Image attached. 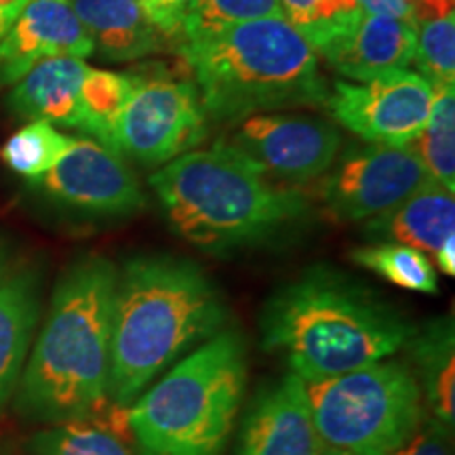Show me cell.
I'll return each mask as SVG.
<instances>
[{
  "label": "cell",
  "mask_w": 455,
  "mask_h": 455,
  "mask_svg": "<svg viewBox=\"0 0 455 455\" xmlns=\"http://www.w3.org/2000/svg\"><path fill=\"white\" fill-rule=\"evenodd\" d=\"M230 308L201 266L164 253L135 255L118 270L108 396L127 409L158 375L226 329Z\"/></svg>",
  "instance_id": "6da1fadb"
},
{
  "label": "cell",
  "mask_w": 455,
  "mask_h": 455,
  "mask_svg": "<svg viewBox=\"0 0 455 455\" xmlns=\"http://www.w3.org/2000/svg\"><path fill=\"white\" fill-rule=\"evenodd\" d=\"M415 329L363 283L329 266H312L264 306L259 344L315 384L386 361L405 348Z\"/></svg>",
  "instance_id": "7a4b0ae2"
},
{
  "label": "cell",
  "mask_w": 455,
  "mask_h": 455,
  "mask_svg": "<svg viewBox=\"0 0 455 455\" xmlns=\"http://www.w3.org/2000/svg\"><path fill=\"white\" fill-rule=\"evenodd\" d=\"M116 281L118 268L101 255H84L61 275L17 386V409L28 418L64 424L112 405L108 386Z\"/></svg>",
  "instance_id": "3957f363"
},
{
  "label": "cell",
  "mask_w": 455,
  "mask_h": 455,
  "mask_svg": "<svg viewBox=\"0 0 455 455\" xmlns=\"http://www.w3.org/2000/svg\"><path fill=\"white\" fill-rule=\"evenodd\" d=\"M169 226L204 251L268 243L310 212L298 188L275 186L235 146L186 152L150 175Z\"/></svg>",
  "instance_id": "277c9868"
},
{
  "label": "cell",
  "mask_w": 455,
  "mask_h": 455,
  "mask_svg": "<svg viewBox=\"0 0 455 455\" xmlns=\"http://www.w3.org/2000/svg\"><path fill=\"white\" fill-rule=\"evenodd\" d=\"M175 51L195 76L207 118L241 123L289 108H323L329 87L316 51L283 17L192 34Z\"/></svg>",
  "instance_id": "5b68a950"
},
{
  "label": "cell",
  "mask_w": 455,
  "mask_h": 455,
  "mask_svg": "<svg viewBox=\"0 0 455 455\" xmlns=\"http://www.w3.org/2000/svg\"><path fill=\"white\" fill-rule=\"evenodd\" d=\"M247 344L221 329L127 407L140 455H221L243 405Z\"/></svg>",
  "instance_id": "8992f818"
},
{
  "label": "cell",
  "mask_w": 455,
  "mask_h": 455,
  "mask_svg": "<svg viewBox=\"0 0 455 455\" xmlns=\"http://www.w3.org/2000/svg\"><path fill=\"white\" fill-rule=\"evenodd\" d=\"M306 388L318 436L348 455H392L426 419L418 378L401 361L371 363Z\"/></svg>",
  "instance_id": "52a82bcc"
},
{
  "label": "cell",
  "mask_w": 455,
  "mask_h": 455,
  "mask_svg": "<svg viewBox=\"0 0 455 455\" xmlns=\"http://www.w3.org/2000/svg\"><path fill=\"white\" fill-rule=\"evenodd\" d=\"M138 76L133 95L114 124L108 150L146 167L167 164L207 138V114L195 83Z\"/></svg>",
  "instance_id": "ba28073f"
},
{
  "label": "cell",
  "mask_w": 455,
  "mask_h": 455,
  "mask_svg": "<svg viewBox=\"0 0 455 455\" xmlns=\"http://www.w3.org/2000/svg\"><path fill=\"white\" fill-rule=\"evenodd\" d=\"M435 89L419 72L392 70L365 83L338 81L325 108L341 127L378 146L405 148L428 121Z\"/></svg>",
  "instance_id": "9c48e42d"
},
{
  "label": "cell",
  "mask_w": 455,
  "mask_h": 455,
  "mask_svg": "<svg viewBox=\"0 0 455 455\" xmlns=\"http://www.w3.org/2000/svg\"><path fill=\"white\" fill-rule=\"evenodd\" d=\"M428 180L411 144H373L341 156L323 181L321 198L335 220L365 221L390 212Z\"/></svg>",
  "instance_id": "30bf717a"
},
{
  "label": "cell",
  "mask_w": 455,
  "mask_h": 455,
  "mask_svg": "<svg viewBox=\"0 0 455 455\" xmlns=\"http://www.w3.org/2000/svg\"><path fill=\"white\" fill-rule=\"evenodd\" d=\"M266 173L306 184L325 175L341 146L331 123L301 114H253L238 124L232 144Z\"/></svg>",
  "instance_id": "8fae6325"
},
{
  "label": "cell",
  "mask_w": 455,
  "mask_h": 455,
  "mask_svg": "<svg viewBox=\"0 0 455 455\" xmlns=\"http://www.w3.org/2000/svg\"><path fill=\"white\" fill-rule=\"evenodd\" d=\"M53 201L91 215H131L146 207L135 173L121 155L93 140H76L53 169L34 181Z\"/></svg>",
  "instance_id": "7c38bea8"
},
{
  "label": "cell",
  "mask_w": 455,
  "mask_h": 455,
  "mask_svg": "<svg viewBox=\"0 0 455 455\" xmlns=\"http://www.w3.org/2000/svg\"><path fill=\"white\" fill-rule=\"evenodd\" d=\"M325 447L306 382L289 373L253 398L235 455H318Z\"/></svg>",
  "instance_id": "4fadbf2b"
},
{
  "label": "cell",
  "mask_w": 455,
  "mask_h": 455,
  "mask_svg": "<svg viewBox=\"0 0 455 455\" xmlns=\"http://www.w3.org/2000/svg\"><path fill=\"white\" fill-rule=\"evenodd\" d=\"M93 43L68 0H30L0 41V84H15L49 57H89Z\"/></svg>",
  "instance_id": "5bb4252c"
},
{
  "label": "cell",
  "mask_w": 455,
  "mask_h": 455,
  "mask_svg": "<svg viewBox=\"0 0 455 455\" xmlns=\"http://www.w3.org/2000/svg\"><path fill=\"white\" fill-rule=\"evenodd\" d=\"M418 28L401 20L361 13L348 30L316 51L348 81L365 83L392 70H405L415 57Z\"/></svg>",
  "instance_id": "9a60e30c"
},
{
  "label": "cell",
  "mask_w": 455,
  "mask_h": 455,
  "mask_svg": "<svg viewBox=\"0 0 455 455\" xmlns=\"http://www.w3.org/2000/svg\"><path fill=\"white\" fill-rule=\"evenodd\" d=\"M365 236L373 243H398L422 253H436L455 236L453 192L428 180L390 212L367 220Z\"/></svg>",
  "instance_id": "2e32d148"
},
{
  "label": "cell",
  "mask_w": 455,
  "mask_h": 455,
  "mask_svg": "<svg viewBox=\"0 0 455 455\" xmlns=\"http://www.w3.org/2000/svg\"><path fill=\"white\" fill-rule=\"evenodd\" d=\"M89 66L81 57H49L38 61L9 95V108L26 121L78 129L81 123V89Z\"/></svg>",
  "instance_id": "e0dca14e"
},
{
  "label": "cell",
  "mask_w": 455,
  "mask_h": 455,
  "mask_svg": "<svg viewBox=\"0 0 455 455\" xmlns=\"http://www.w3.org/2000/svg\"><path fill=\"white\" fill-rule=\"evenodd\" d=\"M93 51L108 61H135L163 51L164 36L146 20L135 0H68Z\"/></svg>",
  "instance_id": "ac0fdd59"
},
{
  "label": "cell",
  "mask_w": 455,
  "mask_h": 455,
  "mask_svg": "<svg viewBox=\"0 0 455 455\" xmlns=\"http://www.w3.org/2000/svg\"><path fill=\"white\" fill-rule=\"evenodd\" d=\"M41 318V283L32 270L0 281V409L21 379Z\"/></svg>",
  "instance_id": "d6986e66"
},
{
  "label": "cell",
  "mask_w": 455,
  "mask_h": 455,
  "mask_svg": "<svg viewBox=\"0 0 455 455\" xmlns=\"http://www.w3.org/2000/svg\"><path fill=\"white\" fill-rule=\"evenodd\" d=\"M405 346L413 356V373L422 388L424 407H428L432 419L451 430L455 422L453 321L439 318L424 329H415Z\"/></svg>",
  "instance_id": "ffe728a7"
},
{
  "label": "cell",
  "mask_w": 455,
  "mask_h": 455,
  "mask_svg": "<svg viewBox=\"0 0 455 455\" xmlns=\"http://www.w3.org/2000/svg\"><path fill=\"white\" fill-rule=\"evenodd\" d=\"M131 436L127 409L110 405L93 418L53 424L32 436V455H140L123 436ZM133 441V439H131Z\"/></svg>",
  "instance_id": "44dd1931"
},
{
  "label": "cell",
  "mask_w": 455,
  "mask_h": 455,
  "mask_svg": "<svg viewBox=\"0 0 455 455\" xmlns=\"http://www.w3.org/2000/svg\"><path fill=\"white\" fill-rule=\"evenodd\" d=\"M138 76L89 68L81 89V123L78 129L104 148L110 146L114 124L133 95Z\"/></svg>",
  "instance_id": "7402d4cb"
},
{
  "label": "cell",
  "mask_w": 455,
  "mask_h": 455,
  "mask_svg": "<svg viewBox=\"0 0 455 455\" xmlns=\"http://www.w3.org/2000/svg\"><path fill=\"white\" fill-rule=\"evenodd\" d=\"M356 266L382 276L407 291L435 295L439 293V276L428 255L398 243H373L350 253Z\"/></svg>",
  "instance_id": "603a6c76"
},
{
  "label": "cell",
  "mask_w": 455,
  "mask_h": 455,
  "mask_svg": "<svg viewBox=\"0 0 455 455\" xmlns=\"http://www.w3.org/2000/svg\"><path fill=\"white\" fill-rule=\"evenodd\" d=\"M411 148L428 171L430 180L455 190V87L435 89L426 127Z\"/></svg>",
  "instance_id": "cb8c5ba5"
},
{
  "label": "cell",
  "mask_w": 455,
  "mask_h": 455,
  "mask_svg": "<svg viewBox=\"0 0 455 455\" xmlns=\"http://www.w3.org/2000/svg\"><path fill=\"white\" fill-rule=\"evenodd\" d=\"M283 20L318 51L361 17L356 0H278Z\"/></svg>",
  "instance_id": "d4e9b609"
},
{
  "label": "cell",
  "mask_w": 455,
  "mask_h": 455,
  "mask_svg": "<svg viewBox=\"0 0 455 455\" xmlns=\"http://www.w3.org/2000/svg\"><path fill=\"white\" fill-rule=\"evenodd\" d=\"M72 141L74 138L60 133L51 123L32 121L11 135L3 148V161L15 173L36 181L60 163Z\"/></svg>",
  "instance_id": "484cf974"
},
{
  "label": "cell",
  "mask_w": 455,
  "mask_h": 455,
  "mask_svg": "<svg viewBox=\"0 0 455 455\" xmlns=\"http://www.w3.org/2000/svg\"><path fill=\"white\" fill-rule=\"evenodd\" d=\"M419 74L432 89L455 87V15H443L418 26L415 57Z\"/></svg>",
  "instance_id": "4316f807"
},
{
  "label": "cell",
  "mask_w": 455,
  "mask_h": 455,
  "mask_svg": "<svg viewBox=\"0 0 455 455\" xmlns=\"http://www.w3.org/2000/svg\"><path fill=\"white\" fill-rule=\"evenodd\" d=\"M268 17H283L278 0H192L190 13L186 17L184 30L178 41L198 32L268 20Z\"/></svg>",
  "instance_id": "83f0119b"
},
{
  "label": "cell",
  "mask_w": 455,
  "mask_h": 455,
  "mask_svg": "<svg viewBox=\"0 0 455 455\" xmlns=\"http://www.w3.org/2000/svg\"><path fill=\"white\" fill-rule=\"evenodd\" d=\"M141 13L167 41H178L184 21L190 13L192 0H135Z\"/></svg>",
  "instance_id": "f1b7e54d"
},
{
  "label": "cell",
  "mask_w": 455,
  "mask_h": 455,
  "mask_svg": "<svg viewBox=\"0 0 455 455\" xmlns=\"http://www.w3.org/2000/svg\"><path fill=\"white\" fill-rule=\"evenodd\" d=\"M392 455H453L449 428L436 419H424L419 430Z\"/></svg>",
  "instance_id": "f546056e"
},
{
  "label": "cell",
  "mask_w": 455,
  "mask_h": 455,
  "mask_svg": "<svg viewBox=\"0 0 455 455\" xmlns=\"http://www.w3.org/2000/svg\"><path fill=\"white\" fill-rule=\"evenodd\" d=\"M358 7L363 13L378 15V17H390V20H401L405 24H411L418 28L413 20L411 7L407 0H356Z\"/></svg>",
  "instance_id": "4dcf8cb0"
},
{
  "label": "cell",
  "mask_w": 455,
  "mask_h": 455,
  "mask_svg": "<svg viewBox=\"0 0 455 455\" xmlns=\"http://www.w3.org/2000/svg\"><path fill=\"white\" fill-rule=\"evenodd\" d=\"M28 3L30 0H0V41L9 32V28L15 24L21 11L28 7Z\"/></svg>",
  "instance_id": "1f68e13d"
},
{
  "label": "cell",
  "mask_w": 455,
  "mask_h": 455,
  "mask_svg": "<svg viewBox=\"0 0 455 455\" xmlns=\"http://www.w3.org/2000/svg\"><path fill=\"white\" fill-rule=\"evenodd\" d=\"M435 255H436V264H439L441 272L453 276L455 275V236L447 238V241L441 244V249Z\"/></svg>",
  "instance_id": "d6a6232c"
},
{
  "label": "cell",
  "mask_w": 455,
  "mask_h": 455,
  "mask_svg": "<svg viewBox=\"0 0 455 455\" xmlns=\"http://www.w3.org/2000/svg\"><path fill=\"white\" fill-rule=\"evenodd\" d=\"M4 266H7V253H4L3 244H0V278L4 275Z\"/></svg>",
  "instance_id": "836d02e7"
},
{
  "label": "cell",
  "mask_w": 455,
  "mask_h": 455,
  "mask_svg": "<svg viewBox=\"0 0 455 455\" xmlns=\"http://www.w3.org/2000/svg\"><path fill=\"white\" fill-rule=\"evenodd\" d=\"M318 455H348V453L339 451V449H333V447H325Z\"/></svg>",
  "instance_id": "e575fe53"
},
{
  "label": "cell",
  "mask_w": 455,
  "mask_h": 455,
  "mask_svg": "<svg viewBox=\"0 0 455 455\" xmlns=\"http://www.w3.org/2000/svg\"><path fill=\"white\" fill-rule=\"evenodd\" d=\"M0 455H4V453H0Z\"/></svg>",
  "instance_id": "d590c367"
}]
</instances>
